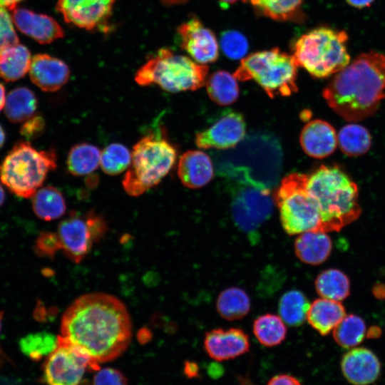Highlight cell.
Segmentation results:
<instances>
[{"label": "cell", "instance_id": "cell-33", "mask_svg": "<svg viewBox=\"0 0 385 385\" xmlns=\"http://www.w3.org/2000/svg\"><path fill=\"white\" fill-rule=\"evenodd\" d=\"M209 97L215 103L227 106L233 103L239 96V87L233 74L225 71L212 73L206 81Z\"/></svg>", "mask_w": 385, "mask_h": 385}, {"label": "cell", "instance_id": "cell-34", "mask_svg": "<svg viewBox=\"0 0 385 385\" xmlns=\"http://www.w3.org/2000/svg\"><path fill=\"white\" fill-rule=\"evenodd\" d=\"M332 332L338 345L343 348H354L365 337L366 324L362 318L351 314L346 315Z\"/></svg>", "mask_w": 385, "mask_h": 385}, {"label": "cell", "instance_id": "cell-31", "mask_svg": "<svg viewBox=\"0 0 385 385\" xmlns=\"http://www.w3.org/2000/svg\"><path fill=\"white\" fill-rule=\"evenodd\" d=\"M253 334L263 346L272 347L280 344L286 338V324L274 314H264L256 318L252 325Z\"/></svg>", "mask_w": 385, "mask_h": 385}, {"label": "cell", "instance_id": "cell-35", "mask_svg": "<svg viewBox=\"0 0 385 385\" xmlns=\"http://www.w3.org/2000/svg\"><path fill=\"white\" fill-rule=\"evenodd\" d=\"M57 344L58 337L46 332L30 334L21 339L19 342L21 351L35 361H38L52 353Z\"/></svg>", "mask_w": 385, "mask_h": 385}, {"label": "cell", "instance_id": "cell-5", "mask_svg": "<svg viewBox=\"0 0 385 385\" xmlns=\"http://www.w3.org/2000/svg\"><path fill=\"white\" fill-rule=\"evenodd\" d=\"M175 148L159 134L150 133L133 146L131 162L123 179L127 194L139 196L157 185L176 160Z\"/></svg>", "mask_w": 385, "mask_h": 385}, {"label": "cell", "instance_id": "cell-6", "mask_svg": "<svg viewBox=\"0 0 385 385\" xmlns=\"http://www.w3.org/2000/svg\"><path fill=\"white\" fill-rule=\"evenodd\" d=\"M56 160L53 150H38L28 141H19L0 164L1 182L16 195L32 197L56 168Z\"/></svg>", "mask_w": 385, "mask_h": 385}, {"label": "cell", "instance_id": "cell-48", "mask_svg": "<svg viewBox=\"0 0 385 385\" xmlns=\"http://www.w3.org/2000/svg\"><path fill=\"white\" fill-rule=\"evenodd\" d=\"M6 138L5 132L0 124V148L3 146Z\"/></svg>", "mask_w": 385, "mask_h": 385}, {"label": "cell", "instance_id": "cell-8", "mask_svg": "<svg viewBox=\"0 0 385 385\" xmlns=\"http://www.w3.org/2000/svg\"><path fill=\"white\" fill-rule=\"evenodd\" d=\"M297 68L292 56L278 48L243 58L233 76L239 81H255L270 98L297 91Z\"/></svg>", "mask_w": 385, "mask_h": 385}, {"label": "cell", "instance_id": "cell-1", "mask_svg": "<svg viewBox=\"0 0 385 385\" xmlns=\"http://www.w3.org/2000/svg\"><path fill=\"white\" fill-rule=\"evenodd\" d=\"M60 329L61 336L98 363L120 356L132 337L131 319L125 305L103 292L76 298L63 313Z\"/></svg>", "mask_w": 385, "mask_h": 385}, {"label": "cell", "instance_id": "cell-22", "mask_svg": "<svg viewBox=\"0 0 385 385\" xmlns=\"http://www.w3.org/2000/svg\"><path fill=\"white\" fill-rule=\"evenodd\" d=\"M294 247L295 255L301 262L317 265L329 257L332 242L327 232L311 230L299 234Z\"/></svg>", "mask_w": 385, "mask_h": 385}, {"label": "cell", "instance_id": "cell-3", "mask_svg": "<svg viewBox=\"0 0 385 385\" xmlns=\"http://www.w3.org/2000/svg\"><path fill=\"white\" fill-rule=\"evenodd\" d=\"M307 188L318 206L322 231H339L359 217L358 187L338 166L322 165L308 175Z\"/></svg>", "mask_w": 385, "mask_h": 385}, {"label": "cell", "instance_id": "cell-45", "mask_svg": "<svg viewBox=\"0 0 385 385\" xmlns=\"http://www.w3.org/2000/svg\"><path fill=\"white\" fill-rule=\"evenodd\" d=\"M346 1L354 7L361 9L369 6L374 0H346Z\"/></svg>", "mask_w": 385, "mask_h": 385}, {"label": "cell", "instance_id": "cell-11", "mask_svg": "<svg viewBox=\"0 0 385 385\" xmlns=\"http://www.w3.org/2000/svg\"><path fill=\"white\" fill-rule=\"evenodd\" d=\"M99 363L62 336L43 366L46 385H80L86 370L98 371Z\"/></svg>", "mask_w": 385, "mask_h": 385}, {"label": "cell", "instance_id": "cell-49", "mask_svg": "<svg viewBox=\"0 0 385 385\" xmlns=\"http://www.w3.org/2000/svg\"><path fill=\"white\" fill-rule=\"evenodd\" d=\"M162 2L167 5L176 4L185 1L186 0H161Z\"/></svg>", "mask_w": 385, "mask_h": 385}, {"label": "cell", "instance_id": "cell-24", "mask_svg": "<svg viewBox=\"0 0 385 385\" xmlns=\"http://www.w3.org/2000/svg\"><path fill=\"white\" fill-rule=\"evenodd\" d=\"M31 56L24 45L17 43L0 52V77L11 82L23 78L29 71Z\"/></svg>", "mask_w": 385, "mask_h": 385}, {"label": "cell", "instance_id": "cell-16", "mask_svg": "<svg viewBox=\"0 0 385 385\" xmlns=\"http://www.w3.org/2000/svg\"><path fill=\"white\" fill-rule=\"evenodd\" d=\"M203 346L211 359L222 361L248 352L250 342L248 335L240 328H217L205 333Z\"/></svg>", "mask_w": 385, "mask_h": 385}, {"label": "cell", "instance_id": "cell-38", "mask_svg": "<svg viewBox=\"0 0 385 385\" xmlns=\"http://www.w3.org/2000/svg\"><path fill=\"white\" fill-rule=\"evenodd\" d=\"M220 47L227 57L236 60L245 57L249 45L247 39L242 33L235 30H228L220 37Z\"/></svg>", "mask_w": 385, "mask_h": 385}, {"label": "cell", "instance_id": "cell-28", "mask_svg": "<svg viewBox=\"0 0 385 385\" xmlns=\"http://www.w3.org/2000/svg\"><path fill=\"white\" fill-rule=\"evenodd\" d=\"M337 140L342 152L351 157L365 154L371 145L369 131L355 122L343 126L337 134Z\"/></svg>", "mask_w": 385, "mask_h": 385}, {"label": "cell", "instance_id": "cell-15", "mask_svg": "<svg viewBox=\"0 0 385 385\" xmlns=\"http://www.w3.org/2000/svg\"><path fill=\"white\" fill-rule=\"evenodd\" d=\"M181 47L198 63L215 61L219 48L217 38L211 30L195 18L182 24L178 29Z\"/></svg>", "mask_w": 385, "mask_h": 385}, {"label": "cell", "instance_id": "cell-36", "mask_svg": "<svg viewBox=\"0 0 385 385\" xmlns=\"http://www.w3.org/2000/svg\"><path fill=\"white\" fill-rule=\"evenodd\" d=\"M131 152L124 145L113 143L101 152L100 165L103 171L110 175L123 173L130 165Z\"/></svg>", "mask_w": 385, "mask_h": 385}, {"label": "cell", "instance_id": "cell-37", "mask_svg": "<svg viewBox=\"0 0 385 385\" xmlns=\"http://www.w3.org/2000/svg\"><path fill=\"white\" fill-rule=\"evenodd\" d=\"M303 0H248L262 14L275 20L285 21L294 17Z\"/></svg>", "mask_w": 385, "mask_h": 385}, {"label": "cell", "instance_id": "cell-29", "mask_svg": "<svg viewBox=\"0 0 385 385\" xmlns=\"http://www.w3.org/2000/svg\"><path fill=\"white\" fill-rule=\"evenodd\" d=\"M101 152L90 143L73 145L67 157V168L75 176H83L96 170L100 165Z\"/></svg>", "mask_w": 385, "mask_h": 385}, {"label": "cell", "instance_id": "cell-4", "mask_svg": "<svg viewBox=\"0 0 385 385\" xmlns=\"http://www.w3.org/2000/svg\"><path fill=\"white\" fill-rule=\"evenodd\" d=\"M344 31L320 27L300 36L294 46L293 59L316 78L336 74L350 63Z\"/></svg>", "mask_w": 385, "mask_h": 385}, {"label": "cell", "instance_id": "cell-43", "mask_svg": "<svg viewBox=\"0 0 385 385\" xmlns=\"http://www.w3.org/2000/svg\"><path fill=\"white\" fill-rule=\"evenodd\" d=\"M267 385H302L301 382L294 376L282 374L272 377Z\"/></svg>", "mask_w": 385, "mask_h": 385}, {"label": "cell", "instance_id": "cell-39", "mask_svg": "<svg viewBox=\"0 0 385 385\" xmlns=\"http://www.w3.org/2000/svg\"><path fill=\"white\" fill-rule=\"evenodd\" d=\"M19 43L14 23L7 9L0 6V52Z\"/></svg>", "mask_w": 385, "mask_h": 385}, {"label": "cell", "instance_id": "cell-27", "mask_svg": "<svg viewBox=\"0 0 385 385\" xmlns=\"http://www.w3.org/2000/svg\"><path fill=\"white\" fill-rule=\"evenodd\" d=\"M251 302L247 293L236 287L222 291L216 301L218 314L228 321L238 320L250 312Z\"/></svg>", "mask_w": 385, "mask_h": 385}, {"label": "cell", "instance_id": "cell-19", "mask_svg": "<svg viewBox=\"0 0 385 385\" xmlns=\"http://www.w3.org/2000/svg\"><path fill=\"white\" fill-rule=\"evenodd\" d=\"M29 73L31 81L41 90L53 92L68 82L70 70L62 60L41 53L32 58Z\"/></svg>", "mask_w": 385, "mask_h": 385}, {"label": "cell", "instance_id": "cell-26", "mask_svg": "<svg viewBox=\"0 0 385 385\" xmlns=\"http://www.w3.org/2000/svg\"><path fill=\"white\" fill-rule=\"evenodd\" d=\"M32 208L37 217L50 221L65 214L66 205L62 193L55 187L38 189L32 197Z\"/></svg>", "mask_w": 385, "mask_h": 385}, {"label": "cell", "instance_id": "cell-40", "mask_svg": "<svg viewBox=\"0 0 385 385\" xmlns=\"http://www.w3.org/2000/svg\"><path fill=\"white\" fill-rule=\"evenodd\" d=\"M34 251L40 257H53L61 250V244L57 233L43 232L41 233L34 247Z\"/></svg>", "mask_w": 385, "mask_h": 385}, {"label": "cell", "instance_id": "cell-20", "mask_svg": "<svg viewBox=\"0 0 385 385\" xmlns=\"http://www.w3.org/2000/svg\"><path fill=\"white\" fill-rule=\"evenodd\" d=\"M299 141L304 153L315 158L332 155L338 144L335 129L328 122L319 119L305 125L300 133Z\"/></svg>", "mask_w": 385, "mask_h": 385}, {"label": "cell", "instance_id": "cell-52", "mask_svg": "<svg viewBox=\"0 0 385 385\" xmlns=\"http://www.w3.org/2000/svg\"><path fill=\"white\" fill-rule=\"evenodd\" d=\"M3 313L0 312V330L1 327V319H2Z\"/></svg>", "mask_w": 385, "mask_h": 385}, {"label": "cell", "instance_id": "cell-46", "mask_svg": "<svg viewBox=\"0 0 385 385\" xmlns=\"http://www.w3.org/2000/svg\"><path fill=\"white\" fill-rule=\"evenodd\" d=\"M23 0H0V6L6 8L7 10L12 11L17 4Z\"/></svg>", "mask_w": 385, "mask_h": 385}, {"label": "cell", "instance_id": "cell-10", "mask_svg": "<svg viewBox=\"0 0 385 385\" xmlns=\"http://www.w3.org/2000/svg\"><path fill=\"white\" fill-rule=\"evenodd\" d=\"M308 175L293 173L282 179L274 195L281 224L289 235L322 230L318 206L307 188Z\"/></svg>", "mask_w": 385, "mask_h": 385}, {"label": "cell", "instance_id": "cell-47", "mask_svg": "<svg viewBox=\"0 0 385 385\" xmlns=\"http://www.w3.org/2000/svg\"><path fill=\"white\" fill-rule=\"evenodd\" d=\"M6 90L4 86L0 83V111L4 108L6 101Z\"/></svg>", "mask_w": 385, "mask_h": 385}, {"label": "cell", "instance_id": "cell-14", "mask_svg": "<svg viewBox=\"0 0 385 385\" xmlns=\"http://www.w3.org/2000/svg\"><path fill=\"white\" fill-rule=\"evenodd\" d=\"M245 128L242 114L226 112L208 128L196 134L195 143L200 148H232L243 139Z\"/></svg>", "mask_w": 385, "mask_h": 385}, {"label": "cell", "instance_id": "cell-50", "mask_svg": "<svg viewBox=\"0 0 385 385\" xmlns=\"http://www.w3.org/2000/svg\"><path fill=\"white\" fill-rule=\"evenodd\" d=\"M5 200V192L3 187L0 184V207L3 205Z\"/></svg>", "mask_w": 385, "mask_h": 385}, {"label": "cell", "instance_id": "cell-41", "mask_svg": "<svg viewBox=\"0 0 385 385\" xmlns=\"http://www.w3.org/2000/svg\"><path fill=\"white\" fill-rule=\"evenodd\" d=\"M93 385H128V382L121 371L106 367L98 370L93 376Z\"/></svg>", "mask_w": 385, "mask_h": 385}, {"label": "cell", "instance_id": "cell-7", "mask_svg": "<svg viewBox=\"0 0 385 385\" xmlns=\"http://www.w3.org/2000/svg\"><path fill=\"white\" fill-rule=\"evenodd\" d=\"M208 66L163 48L136 72L135 82L142 86L158 85L171 93L195 91L206 83Z\"/></svg>", "mask_w": 385, "mask_h": 385}, {"label": "cell", "instance_id": "cell-9", "mask_svg": "<svg viewBox=\"0 0 385 385\" xmlns=\"http://www.w3.org/2000/svg\"><path fill=\"white\" fill-rule=\"evenodd\" d=\"M231 180V214L236 227L255 244L260 230L271 217L274 197L271 187L249 178L232 175Z\"/></svg>", "mask_w": 385, "mask_h": 385}, {"label": "cell", "instance_id": "cell-42", "mask_svg": "<svg viewBox=\"0 0 385 385\" xmlns=\"http://www.w3.org/2000/svg\"><path fill=\"white\" fill-rule=\"evenodd\" d=\"M46 123L42 115L34 114L24 121L20 128V133L26 139L33 140L39 137L45 130Z\"/></svg>", "mask_w": 385, "mask_h": 385}, {"label": "cell", "instance_id": "cell-17", "mask_svg": "<svg viewBox=\"0 0 385 385\" xmlns=\"http://www.w3.org/2000/svg\"><path fill=\"white\" fill-rule=\"evenodd\" d=\"M11 15L21 33L40 43H50L64 36L63 28L51 16L19 7L13 9Z\"/></svg>", "mask_w": 385, "mask_h": 385}, {"label": "cell", "instance_id": "cell-23", "mask_svg": "<svg viewBox=\"0 0 385 385\" xmlns=\"http://www.w3.org/2000/svg\"><path fill=\"white\" fill-rule=\"evenodd\" d=\"M345 316V309L342 303L320 298L310 304L307 320L312 327L325 336L333 331Z\"/></svg>", "mask_w": 385, "mask_h": 385}, {"label": "cell", "instance_id": "cell-51", "mask_svg": "<svg viewBox=\"0 0 385 385\" xmlns=\"http://www.w3.org/2000/svg\"><path fill=\"white\" fill-rule=\"evenodd\" d=\"M220 1L224 3L232 4L237 1V0H220Z\"/></svg>", "mask_w": 385, "mask_h": 385}, {"label": "cell", "instance_id": "cell-18", "mask_svg": "<svg viewBox=\"0 0 385 385\" xmlns=\"http://www.w3.org/2000/svg\"><path fill=\"white\" fill-rule=\"evenodd\" d=\"M344 378L354 385H369L380 375L381 365L376 355L364 347L353 348L341 361Z\"/></svg>", "mask_w": 385, "mask_h": 385}, {"label": "cell", "instance_id": "cell-44", "mask_svg": "<svg viewBox=\"0 0 385 385\" xmlns=\"http://www.w3.org/2000/svg\"><path fill=\"white\" fill-rule=\"evenodd\" d=\"M183 371L185 375L190 379L197 377L199 374L198 365L190 361H185Z\"/></svg>", "mask_w": 385, "mask_h": 385}, {"label": "cell", "instance_id": "cell-12", "mask_svg": "<svg viewBox=\"0 0 385 385\" xmlns=\"http://www.w3.org/2000/svg\"><path fill=\"white\" fill-rule=\"evenodd\" d=\"M106 228L103 217L93 211L84 215L72 212L58 227L61 250L71 260L80 262L93 243L103 237Z\"/></svg>", "mask_w": 385, "mask_h": 385}, {"label": "cell", "instance_id": "cell-13", "mask_svg": "<svg viewBox=\"0 0 385 385\" xmlns=\"http://www.w3.org/2000/svg\"><path fill=\"white\" fill-rule=\"evenodd\" d=\"M116 0H57L56 9L64 21L86 30L107 24Z\"/></svg>", "mask_w": 385, "mask_h": 385}, {"label": "cell", "instance_id": "cell-30", "mask_svg": "<svg viewBox=\"0 0 385 385\" xmlns=\"http://www.w3.org/2000/svg\"><path fill=\"white\" fill-rule=\"evenodd\" d=\"M315 288L322 298L340 302L349 296L350 282L343 272L332 268L324 270L317 277Z\"/></svg>", "mask_w": 385, "mask_h": 385}, {"label": "cell", "instance_id": "cell-2", "mask_svg": "<svg viewBox=\"0 0 385 385\" xmlns=\"http://www.w3.org/2000/svg\"><path fill=\"white\" fill-rule=\"evenodd\" d=\"M384 91L385 54L371 51L360 54L336 73L322 96L340 117L357 122L375 113Z\"/></svg>", "mask_w": 385, "mask_h": 385}, {"label": "cell", "instance_id": "cell-32", "mask_svg": "<svg viewBox=\"0 0 385 385\" xmlns=\"http://www.w3.org/2000/svg\"><path fill=\"white\" fill-rule=\"evenodd\" d=\"M310 304L303 292L297 289L286 292L278 305L279 317L291 327L302 325L307 319Z\"/></svg>", "mask_w": 385, "mask_h": 385}, {"label": "cell", "instance_id": "cell-25", "mask_svg": "<svg viewBox=\"0 0 385 385\" xmlns=\"http://www.w3.org/2000/svg\"><path fill=\"white\" fill-rule=\"evenodd\" d=\"M38 101L34 92L26 87L11 90L6 97L4 113L12 123H22L35 114Z\"/></svg>", "mask_w": 385, "mask_h": 385}, {"label": "cell", "instance_id": "cell-21", "mask_svg": "<svg viewBox=\"0 0 385 385\" xmlns=\"http://www.w3.org/2000/svg\"><path fill=\"white\" fill-rule=\"evenodd\" d=\"M178 175L182 183L188 188H200L213 178L211 159L200 150H188L180 158Z\"/></svg>", "mask_w": 385, "mask_h": 385}]
</instances>
